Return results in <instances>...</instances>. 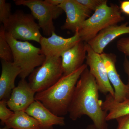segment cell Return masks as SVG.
Wrapping results in <instances>:
<instances>
[{"instance_id": "83f0119b", "label": "cell", "mask_w": 129, "mask_h": 129, "mask_svg": "<svg viewBox=\"0 0 129 129\" xmlns=\"http://www.w3.org/2000/svg\"><path fill=\"white\" fill-rule=\"evenodd\" d=\"M86 129H97L94 124L90 125H88Z\"/></svg>"}, {"instance_id": "4fadbf2b", "label": "cell", "mask_w": 129, "mask_h": 129, "mask_svg": "<svg viewBox=\"0 0 129 129\" xmlns=\"http://www.w3.org/2000/svg\"><path fill=\"white\" fill-rule=\"evenodd\" d=\"M86 54V43L82 40L64 51L61 56L63 75L72 73L82 67Z\"/></svg>"}, {"instance_id": "5bb4252c", "label": "cell", "mask_w": 129, "mask_h": 129, "mask_svg": "<svg viewBox=\"0 0 129 129\" xmlns=\"http://www.w3.org/2000/svg\"><path fill=\"white\" fill-rule=\"evenodd\" d=\"M25 112L37 120L41 129H53L54 125H65L64 117L55 115L38 101L35 100Z\"/></svg>"}, {"instance_id": "8fae6325", "label": "cell", "mask_w": 129, "mask_h": 129, "mask_svg": "<svg viewBox=\"0 0 129 129\" xmlns=\"http://www.w3.org/2000/svg\"><path fill=\"white\" fill-rule=\"evenodd\" d=\"M35 93L25 79H21L7 101V106L14 112L25 111L35 101Z\"/></svg>"}, {"instance_id": "30bf717a", "label": "cell", "mask_w": 129, "mask_h": 129, "mask_svg": "<svg viewBox=\"0 0 129 129\" xmlns=\"http://www.w3.org/2000/svg\"><path fill=\"white\" fill-rule=\"evenodd\" d=\"M81 40L78 32L69 38H65L52 32L48 37L42 36L39 44L42 52L46 57H61L62 54Z\"/></svg>"}, {"instance_id": "5b68a950", "label": "cell", "mask_w": 129, "mask_h": 129, "mask_svg": "<svg viewBox=\"0 0 129 129\" xmlns=\"http://www.w3.org/2000/svg\"><path fill=\"white\" fill-rule=\"evenodd\" d=\"M3 24L5 32L17 40L33 41L40 43L42 37L38 24L32 14L18 10Z\"/></svg>"}, {"instance_id": "9a60e30c", "label": "cell", "mask_w": 129, "mask_h": 129, "mask_svg": "<svg viewBox=\"0 0 129 129\" xmlns=\"http://www.w3.org/2000/svg\"><path fill=\"white\" fill-rule=\"evenodd\" d=\"M127 34H129L127 23L120 25L115 24L101 30L87 43L95 52L100 55L103 53L104 48L110 42L119 36Z\"/></svg>"}, {"instance_id": "44dd1931", "label": "cell", "mask_w": 129, "mask_h": 129, "mask_svg": "<svg viewBox=\"0 0 129 129\" xmlns=\"http://www.w3.org/2000/svg\"><path fill=\"white\" fill-rule=\"evenodd\" d=\"M11 6L5 0H0V21L2 23L12 15Z\"/></svg>"}, {"instance_id": "52a82bcc", "label": "cell", "mask_w": 129, "mask_h": 129, "mask_svg": "<svg viewBox=\"0 0 129 129\" xmlns=\"http://www.w3.org/2000/svg\"><path fill=\"white\" fill-rule=\"evenodd\" d=\"M17 6H23L28 8L35 19L38 21V25L44 35L51 36L55 32L53 21L63 12L58 6L50 5L46 0H14Z\"/></svg>"}, {"instance_id": "2e32d148", "label": "cell", "mask_w": 129, "mask_h": 129, "mask_svg": "<svg viewBox=\"0 0 129 129\" xmlns=\"http://www.w3.org/2000/svg\"><path fill=\"white\" fill-rule=\"evenodd\" d=\"M2 70L0 77V100L7 101L16 87L15 81L21 70L13 62L1 60Z\"/></svg>"}, {"instance_id": "8992f818", "label": "cell", "mask_w": 129, "mask_h": 129, "mask_svg": "<svg viewBox=\"0 0 129 129\" xmlns=\"http://www.w3.org/2000/svg\"><path fill=\"white\" fill-rule=\"evenodd\" d=\"M63 75L61 57H46L44 63L36 68L29 75L28 83L36 93L52 86Z\"/></svg>"}, {"instance_id": "603a6c76", "label": "cell", "mask_w": 129, "mask_h": 129, "mask_svg": "<svg viewBox=\"0 0 129 129\" xmlns=\"http://www.w3.org/2000/svg\"><path fill=\"white\" fill-rule=\"evenodd\" d=\"M116 45L119 51L129 57V37L121 38L118 41Z\"/></svg>"}, {"instance_id": "7c38bea8", "label": "cell", "mask_w": 129, "mask_h": 129, "mask_svg": "<svg viewBox=\"0 0 129 129\" xmlns=\"http://www.w3.org/2000/svg\"><path fill=\"white\" fill-rule=\"evenodd\" d=\"M106 67L109 80L115 92L114 99L122 102L127 99V86L120 79L115 67L117 56L112 53H103L100 54Z\"/></svg>"}, {"instance_id": "9c48e42d", "label": "cell", "mask_w": 129, "mask_h": 129, "mask_svg": "<svg viewBox=\"0 0 129 129\" xmlns=\"http://www.w3.org/2000/svg\"><path fill=\"white\" fill-rule=\"evenodd\" d=\"M58 7L66 14V21L61 28L74 33L78 31L84 22L90 17L91 13L76 0H64Z\"/></svg>"}, {"instance_id": "3957f363", "label": "cell", "mask_w": 129, "mask_h": 129, "mask_svg": "<svg viewBox=\"0 0 129 129\" xmlns=\"http://www.w3.org/2000/svg\"><path fill=\"white\" fill-rule=\"evenodd\" d=\"M117 5H107V1L97 8L92 16L81 25L78 33L81 39L86 43L94 38L101 30L124 20Z\"/></svg>"}, {"instance_id": "4316f807", "label": "cell", "mask_w": 129, "mask_h": 129, "mask_svg": "<svg viewBox=\"0 0 129 129\" xmlns=\"http://www.w3.org/2000/svg\"><path fill=\"white\" fill-rule=\"evenodd\" d=\"M50 5L54 6H58L63 2L64 0H46Z\"/></svg>"}, {"instance_id": "d4e9b609", "label": "cell", "mask_w": 129, "mask_h": 129, "mask_svg": "<svg viewBox=\"0 0 129 129\" xmlns=\"http://www.w3.org/2000/svg\"><path fill=\"white\" fill-rule=\"evenodd\" d=\"M123 68L125 72L128 77V81L127 84V98L129 99V61L126 56L125 57L123 62Z\"/></svg>"}, {"instance_id": "484cf974", "label": "cell", "mask_w": 129, "mask_h": 129, "mask_svg": "<svg viewBox=\"0 0 129 129\" xmlns=\"http://www.w3.org/2000/svg\"><path fill=\"white\" fill-rule=\"evenodd\" d=\"M120 8L121 12L129 15V1L121 2Z\"/></svg>"}, {"instance_id": "cb8c5ba5", "label": "cell", "mask_w": 129, "mask_h": 129, "mask_svg": "<svg viewBox=\"0 0 129 129\" xmlns=\"http://www.w3.org/2000/svg\"><path fill=\"white\" fill-rule=\"evenodd\" d=\"M116 120L118 123L117 129H129V115L120 117Z\"/></svg>"}, {"instance_id": "6da1fadb", "label": "cell", "mask_w": 129, "mask_h": 129, "mask_svg": "<svg viewBox=\"0 0 129 129\" xmlns=\"http://www.w3.org/2000/svg\"><path fill=\"white\" fill-rule=\"evenodd\" d=\"M99 91L95 78L88 67L81 74L75 88L68 113L70 119L75 121L86 115L97 129H107L108 113L102 108Z\"/></svg>"}, {"instance_id": "7a4b0ae2", "label": "cell", "mask_w": 129, "mask_h": 129, "mask_svg": "<svg viewBox=\"0 0 129 129\" xmlns=\"http://www.w3.org/2000/svg\"><path fill=\"white\" fill-rule=\"evenodd\" d=\"M88 66L84 64L76 71L63 75L58 81L47 89L35 95L36 101L40 102L55 115L63 117L68 109L75 88L81 75Z\"/></svg>"}, {"instance_id": "ba28073f", "label": "cell", "mask_w": 129, "mask_h": 129, "mask_svg": "<svg viewBox=\"0 0 129 129\" xmlns=\"http://www.w3.org/2000/svg\"><path fill=\"white\" fill-rule=\"evenodd\" d=\"M86 63L91 74L94 77L99 91L114 97L115 92L109 80L106 67L100 54L95 52L86 43Z\"/></svg>"}, {"instance_id": "ffe728a7", "label": "cell", "mask_w": 129, "mask_h": 129, "mask_svg": "<svg viewBox=\"0 0 129 129\" xmlns=\"http://www.w3.org/2000/svg\"><path fill=\"white\" fill-rule=\"evenodd\" d=\"M14 114V112L7 108V101L1 100L0 101V120L2 124L9 119Z\"/></svg>"}, {"instance_id": "277c9868", "label": "cell", "mask_w": 129, "mask_h": 129, "mask_svg": "<svg viewBox=\"0 0 129 129\" xmlns=\"http://www.w3.org/2000/svg\"><path fill=\"white\" fill-rule=\"evenodd\" d=\"M5 33L12 52L13 62L21 70L19 76L21 79H25L36 68L44 63L46 57L41 48L27 41L15 39L10 34Z\"/></svg>"}, {"instance_id": "ac0fdd59", "label": "cell", "mask_w": 129, "mask_h": 129, "mask_svg": "<svg viewBox=\"0 0 129 129\" xmlns=\"http://www.w3.org/2000/svg\"><path fill=\"white\" fill-rule=\"evenodd\" d=\"M5 124L10 129H41L37 120L25 111L14 112Z\"/></svg>"}, {"instance_id": "f1b7e54d", "label": "cell", "mask_w": 129, "mask_h": 129, "mask_svg": "<svg viewBox=\"0 0 129 129\" xmlns=\"http://www.w3.org/2000/svg\"><path fill=\"white\" fill-rule=\"evenodd\" d=\"M10 129L9 128H8V127H7V126H5V127H3V128H1V129Z\"/></svg>"}, {"instance_id": "7402d4cb", "label": "cell", "mask_w": 129, "mask_h": 129, "mask_svg": "<svg viewBox=\"0 0 129 129\" xmlns=\"http://www.w3.org/2000/svg\"><path fill=\"white\" fill-rule=\"evenodd\" d=\"M79 3L90 11L95 12L105 0H76Z\"/></svg>"}, {"instance_id": "d6986e66", "label": "cell", "mask_w": 129, "mask_h": 129, "mask_svg": "<svg viewBox=\"0 0 129 129\" xmlns=\"http://www.w3.org/2000/svg\"><path fill=\"white\" fill-rule=\"evenodd\" d=\"M0 58L8 62H12V52L10 45L7 41L3 25L0 27Z\"/></svg>"}, {"instance_id": "e0dca14e", "label": "cell", "mask_w": 129, "mask_h": 129, "mask_svg": "<svg viewBox=\"0 0 129 129\" xmlns=\"http://www.w3.org/2000/svg\"><path fill=\"white\" fill-rule=\"evenodd\" d=\"M114 98L108 94L106 95L105 101L102 102V108L108 113L107 121L129 115V99L119 102L116 101Z\"/></svg>"}]
</instances>
